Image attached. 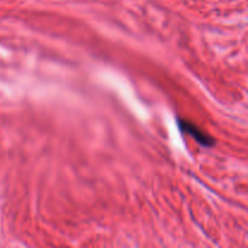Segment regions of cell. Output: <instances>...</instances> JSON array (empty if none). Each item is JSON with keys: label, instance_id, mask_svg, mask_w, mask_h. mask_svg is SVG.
I'll return each mask as SVG.
<instances>
[{"label": "cell", "instance_id": "6da1fadb", "mask_svg": "<svg viewBox=\"0 0 248 248\" xmlns=\"http://www.w3.org/2000/svg\"><path fill=\"white\" fill-rule=\"evenodd\" d=\"M179 126H181V130L183 131L184 133H186V135L190 136L191 138H194L199 144L208 148L213 147V145L216 144V140L212 136L203 132L201 128H199L198 126L194 125L190 121H186L182 119V120H179Z\"/></svg>", "mask_w": 248, "mask_h": 248}]
</instances>
